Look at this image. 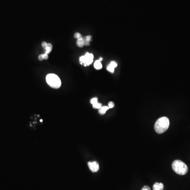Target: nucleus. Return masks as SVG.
<instances>
[{
  "label": "nucleus",
  "instance_id": "1",
  "mask_svg": "<svg viewBox=\"0 0 190 190\" xmlns=\"http://www.w3.org/2000/svg\"><path fill=\"white\" fill-rule=\"evenodd\" d=\"M169 126V121L168 117H162L158 119L155 122V130L158 134H162L168 130Z\"/></svg>",
  "mask_w": 190,
  "mask_h": 190
},
{
  "label": "nucleus",
  "instance_id": "2",
  "mask_svg": "<svg viewBox=\"0 0 190 190\" xmlns=\"http://www.w3.org/2000/svg\"><path fill=\"white\" fill-rule=\"evenodd\" d=\"M172 169L173 171L179 175H185L188 171V166L180 160H175L173 162Z\"/></svg>",
  "mask_w": 190,
  "mask_h": 190
},
{
  "label": "nucleus",
  "instance_id": "3",
  "mask_svg": "<svg viewBox=\"0 0 190 190\" xmlns=\"http://www.w3.org/2000/svg\"><path fill=\"white\" fill-rule=\"evenodd\" d=\"M46 81L48 84L53 88L58 89L61 85L60 79L58 76L55 74H50L48 75L46 77Z\"/></svg>",
  "mask_w": 190,
  "mask_h": 190
},
{
  "label": "nucleus",
  "instance_id": "4",
  "mask_svg": "<svg viewBox=\"0 0 190 190\" xmlns=\"http://www.w3.org/2000/svg\"><path fill=\"white\" fill-rule=\"evenodd\" d=\"M94 59V55L92 53L87 52L85 56H81L79 58V61L81 64L84 66H87L92 64Z\"/></svg>",
  "mask_w": 190,
  "mask_h": 190
},
{
  "label": "nucleus",
  "instance_id": "5",
  "mask_svg": "<svg viewBox=\"0 0 190 190\" xmlns=\"http://www.w3.org/2000/svg\"><path fill=\"white\" fill-rule=\"evenodd\" d=\"M89 169H91V171L92 172H97L98 171V170L99 169V165L98 164V162L94 161V162H89L88 163Z\"/></svg>",
  "mask_w": 190,
  "mask_h": 190
},
{
  "label": "nucleus",
  "instance_id": "6",
  "mask_svg": "<svg viewBox=\"0 0 190 190\" xmlns=\"http://www.w3.org/2000/svg\"><path fill=\"white\" fill-rule=\"evenodd\" d=\"M164 188V185L162 183L156 182L153 185V190H163Z\"/></svg>",
  "mask_w": 190,
  "mask_h": 190
},
{
  "label": "nucleus",
  "instance_id": "7",
  "mask_svg": "<svg viewBox=\"0 0 190 190\" xmlns=\"http://www.w3.org/2000/svg\"><path fill=\"white\" fill-rule=\"evenodd\" d=\"M52 48V44H51V43H48L47 45L44 48L45 50V53L49 54V53L51 52Z\"/></svg>",
  "mask_w": 190,
  "mask_h": 190
},
{
  "label": "nucleus",
  "instance_id": "8",
  "mask_svg": "<svg viewBox=\"0 0 190 190\" xmlns=\"http://www.w3.org/2000/svg\"><path fill=\"white\" fill-rule=\"evenodd\" d=\"M108 109H109V107L108 106H102V107L99 109V113L101 115H104L106 113V111H107Z\"/></svg>",
  "mask_w": 190,
  "mask_h": 190
},
{
  "label": "nucleus",
  "instance_id": "9",
  "mask_svg": "<svg viewBox=\"0 0 190 190\" xmlns=\"http://www.w3.org/2000/svg\"><path fill=\"white\" fill-rule=\"evenodd\" d=\"M102 67H103V66H102L101 61H100L99 60H97L95 61L94 64V67L95 69L99 70L102 69Z\"/></svg>",
  "mask_w": 190,
  "mask_h": 190
},
{
  "label": "nucleus",
  "instance_id": "10",
  "mask_svg": "<svg viewBox=\"0 0 190 190\" xmlns=\"http://www.w3.org/2000/svg\"><path fill=\"white\" fill-rule=\"evenodd\" d=\"M77 45L80 48H82L85 45V43H84V40L83 38H81V39H77Z\"/></svg>",
  "mask_w": 190,
  "mask_h": 190
},
{
  "label": "nucleus",
  "instance_id": "11",
  "mask_svg": "<svg viewBox=\"0 0 190 190\" xmlns=\"http://www.w3.org/2000/svg\"><path fill=\"white\" fill-rule=\"evenodd\" d=\"M92 107L95 109H99L100 108L102 107V104H100V103H97L96 104H94V105H92Z\"/></svg>",
  "mask_w": 190,
  "mask_h": 190
},
{
  "label": "nucleus",
  "instance_id": "12",
  "mask_svg": "<svg viewBox=\"0 0 190 190\" xmlns=\"http://www.w3.org/2000/svg\"><path fill=\"white\" fill-rule=\"evenodd\" d=\"M107 69L108 72H111V73H113L114 72V70H115V68H114L111 64H109V65L107 66Z\"/></svg>",
  "mask_w": 190,
  "mask_h": 190
},
{
  "label": "nucleus",
  "instance_id": "13",
  "mask_svg": "<svg viewBox=\"0 0 190 190\" xmlns=\"http://www.w3.org/2000/svg\"><path fill=\"white\" fill-rule=\"evenodd\" d=\"M74 38H75V39H81V38H83V37L81 36V34H80L79 33H75V34L74 35Z\"/></svg>",
  "mask_w": 190,
  "mask_h": 190
},
{
  "label": "nucleus",
  "instance_id": "14",
  "mask_svg": "<svg viewBox=\"0 0 190 190\" xmlns=\"http://www.w3.org/2000/svg\"><path fill=\"white\" fill-rule=\"evenodd\" d=\"M97 103H98V98H93L91 100V103L92 104V105H94V104H96Z\"/></svg>",
  "mask_w": 190,
  "mask_h": 190
},
{
  "label": "nucleus",
  "instance_id": "15",
  "mask_svg": "<svg viewBox=\"0 0 190 190\" xmlns=\"http://www.w3.org/2000/svg\"><path fill=\"white\" fill-rule=\"evenodd\" d=\"M114 106H115V104L113 102H110L108 103V107H109V108H113L114 107Z\"/></svg>",
  "mask_w": 190,
  "mask_h": 190
},
{
  "label": "nucleus",
  "instance_id": "16",
  "mask_svg": "<svg viewBox=\"0 0 190 190\" xmlns=\"http://www.w3.org/2000/svg\"><path fill=\"white\" fill-rule=\"evenodd\" d=\"M110 64L114 68L117 67V66L116 62H115V61H111V62L110 63Z\"/></svg>",
  "mask_w": 190,
  "mask_h": 190
},
{
  "label": "nucleus",
  "instance_id": "17",
  "mask_svg": "<svg viewBox=\"0 0 190 190\" xmlns=\"http://www.w3.org/2000/svg\"><path fill=\"white\" fill-rule=\"evenodd\" d=\"M42 56V58H43V59H45V60H47L48 59V55L47 53H44V54H42L41 55Z\"/></svg>",
  "mask_w": 190,
  "mask_h": 190
},
{
  "label": "nucleus",
  "instance_id": "18",
  "mask_svg": "<svg viewBox=\"0 0 190 190\" xmlns=\"http://www.w3.org/2000/svg\"><path fill=\"white\" fill-rule=\"evenodd\" d=\"M83 38V40H84V43H85V45H90V41H89L88 40H87L85 38Z\"/></svg>",
  "mask_w": 190,
  "mask_h": 190
},
{
  "label": "nucleus",
  "instance_id": "19",
  "mask_svg": "<svg viewBox=\"0 0 190 190\" xmlns=\"http://www.w3.org/2000/svg\"><path fill=\"white\" fill-rule=\"evenodd\" d=\"M141 190H151V188L148 186H144Z\"/></svg>",
  "mask_w": 190,
  "mask_h": 190
},
{
  "label": "nucleus",
  "instance_id": "20",
  "mask_svg": "<svg viewBox=\"0 0 190 190\" xmlns=\"http://www.w3.org/2000/svg\"><path fill=\"white\" fill-rule=\"evenodd\" d=\"M85 38L87 40H88L89 41L91 42V38H92V37L91 36H86V37H85Z\"/></svg>",
  "mask_w": 190,
  "mask_h": 190
},
{
  "label": "nucleus",
  "instance_id": "21",
  "mask_svg": "<svg viewBox=\"0 0 190 190\" xmlns=\"http://www.w3.org/2000/svg\"><path fill=\"white\" fill-rule=\"evenodd\" d=\"M47 45L48 43H47L46 42H42V47L45 48V47H46V46Z\"/></svg>",
  "mask_w": 190,
  "mask_h": 190
},
{
  "label": "nucleus",
  "instance_id": "22",
  "mask_svg": "<svg viewBox=\"0 0 190 190\" xmlns=\"http://www.w3.org/2000/svg\"><path fill=\"white\" fill-rule=\"evenodd\" d=\"M39 60L40 61H42L43 60V58H42L41 55H40L39 56Z\"/></svg>",
  "mask_w": 190,
  "mask_h": 190
},
{
  "label": "nucleus",
  "instance_id": "23",
  "mask_svg": "<svg viewBox=\"0 0 190 190\" xmlns=\"http://www.w3.org/2000/svg\"><path fill=\"white\" fill-rule=\"evenodd\" d=\"M99 60L100 61H101L103 60V58H100L99 59Z\"/></svg>",
  "mask_w": 190,
  "mask_h": 190
},
{
  "label": "nucleus",
  "instance_id": "24",
  "mask_svg": "<svg viewBox=\"0 0 190 190\" xmlns=\"http://www.w3.org/2000/svg\"><path fill=\"white\" fill-rule=\"evenodd\" d=\"M40 122H42V120H40Z\"/></svg>",
  "mask_w": 190,
  "mask_h": 190
}]
</instances>
